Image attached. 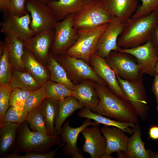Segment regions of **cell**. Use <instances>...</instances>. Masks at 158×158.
Listing matches in <instances>:
<instances>
[{"instance_id":"6","label":"cell","mask_w":158,"mask_h":158,"mask_svg":"<svg viewBox=\"0 0 158 158\" xmlns=\"http://www.w3.org/2000/svg\"><path fill=\"white\" fill-rule=\"evenodd\" d=\"M52 56L64 68L75 85L79 84L85 80L90 79L108 86L96 74L93 68L84 60L65 54Z\"/></svg>"},{"instance_id":"8","label":"cell","mask_w":158,"mask_h":158,"mask_svg":"<svg viewBox=\"0 0 158 158\" xmlns=\"http://www.w3.org/2000/svg\"><path fill=\"white\" fill-rule=\"evenodd\" d=\"M74 15L70 14L55 23L54 39L50 50L52 55L64 54L77 41L78 34L73 26Z\"/></svg>"},{"instance_id":"32","label":"cell","mask_w":158,"mask_h":158,"mask_svg":"<svg viewBox=\"0 0 158 158\" xmlns=\"http://www.w3.org/2000/svg\"><path fill=\"white\" fill-rule=\"evenodd\" d=\"M26 121L33 131L48 134L44 117L39 107L28 112Z\"/></svg>"},{"instance_id":"47","label":"cell","mask_w":158,"mask_h":158,"mask_svg":"<svg viewBox=\"0 0 158 158\" xmlns=\"http://www.w3.org/2000/svg\"><path fill=\"white\" fill-rule=\"evenodd\" d=\"M36 0L42 3L47 4L50 2L56 1V0Z\"/></svg>"},{"instance_id":"28","label":"cell","mask_w":158,"mask_h":158,"mask_svg":"<svg viewBox=\"0 0 158 158\" xmlns=\"http://www.w3.org/2000/svg\"><path fill=\"white\" fill-rule=\"evenodd\" d=\"M47 62L50 80L63 85L73 91L75 85L71 80L64 68L51 54Z\"/></svg>"},{"instance_id":"20","label":"cell","mask_w":158,"mask_h":158,"mask_svg":"<svg viewBox=\"0 0 158 158\" xmlns=\"http://www.w3.org/2000/svg\"><path fill=\"white\" fill-rule=\"evenodd\" d=\"M107 11L112 16L125 23L131 17L138 6V0H101Z\"/></svg>"},{"instance_id":"29","label":"cell","mask_w":158,"mask_h":158,"mask_svg":"<svg viewBox=\"0 0 158 158\" xmlns=\"http://www.w3.org/2000/svg\"><path fill=\"white\" fill-rule=\"evenodd\" d=\"M10 84L12 88H19L32 92L41 86L28 72L22 70L12 69V75Z\"/></svg>"},{"instance_id":"34","label":"cell","mask_w":158,"mask_h":158,"mask_svg":"<svg viewBox=\"0 0 158 158\" xmlns=\"http://www.w3.org/2000/svg\"><path fill=\"white\" fill-rule=\"evenodd\" d=\"M45 89L44 84L39 89L31 92L24 105V109L28 113L38 107L46 98Z\"/></svg>"},{"instance_id":"38","label":"cell","mask_w":158,"mask_h":158,"mask_svg":"<svg viewBox=\"0 0 158 158\" xmlns=\"http://www.w3.org/2000/svg\"><path fill=\"white\" fill-rule=\"evenodd\" d=\"M64 144L63 143L61 145L53 150L44 153L41 152L32 151L26 153L23 155H20L18 153L13 152L8 153L2 157L4 158H53L59 150L62 147Z\"/></svg>"},{"instance_id":"17","label":"cell","mask_w":158,"mask_h":158,"mask_svg":"<svg viewBox=\"0 0 158 158\" xmlns=\"http://www.w3.org/2000/svg\"><path fill=\"white\" fill-rule=\"evenodd\" d=\"M100 130L106 141L104 153L101 158H113L111 154L113 152L126 151L129 138L125 132L115 127L110 128L105 126Z\"/></svg>"},{"instance_id":"16","label":"cell","mask_w":158,"mask_h":158,"mask_svg":"<svg viewBox=\"0 0 158 158\" xmlns=\"http://www.w3.org/2000/svg\"><path fill=\"white\" fill-rule=\"evenodd\" d=\"M89 62L95 73L107 84L109 88L116 95L126 100L116 73L105 59L95 53Z\"/></svg>"},{"instance_id":"2","label":"cell","mask_w":158,"mask_h":158,"mask_svg":"<svg viewBox=\"0 0 158 158\" xmlns=\"http://www.w3.org/2000/svg\"><path fill=\"white\" fill-rule=\"evenodd\" d=\"M158 24V18L154 11L148 15L131 18L125 23L117 42L120 48H132L144 44L150 39L152 32Z\"/></svg>"},{"instance_id":"24","label":"cell","mask_w":158,"mask_h":158,"mask_svg":"<svg viewBox=\"0 0 158 158\" xmlns=\"http://www.w3.org/2000/svg\"><path fill=\"white\" fill-rule=\"evenodd\" d=\"M134 132L129 138L127 150L124 152L126 158H150V150H147L145 142L141 139L140 126L138 122L135 123Z\"/></svg>"},{"instance_id":"11","label":"cell","mask_w":158,"mask_h":158,"mask_svg":"<svg viewBox=\"0 0 158 158\" xmlns=\"http://www.w3.org/2000/svg\"><path fill=\"white\" fill-rule=\"evenodd\" d=\"M25 6L31 17L30 28L36 35L47 29L54 27L57 21L47 4L36 0H26Z\"/></svg>"},{"instance_id":"19","label":"cell","mask_w":158,"mask_h":158,"mask_svg":"<svg viewBox=\"0 0 158 158\" xmlns=\"http://www.w3.org/2000/svg\"><path fill=\"white\" fill-rule=\"evenodd\" d=\"M96 82L86 79L75 85L73 96L86 108L93 112L99 102V98L95 87Z\"/></svg>"},{"instance_id":"3","label":"cell","mask_w":158,"mask_h":158,"mask_svg":"<svg viewBox=\"0 0 158 158\" xmlns=\"http://www.w3.org/2000/svg\"><path fill=\"white\" fill-rule=\"evenodd\" d=\"M17 140L14 152L18 153L36 151L44 153L50 151L53 146L61 145L62 142L60 135H54L41 132L32 131L25 121L19 126L17 134Z\"/></svg>"},{"instance_id":"12","label":"cell","mask_w":158,"mask_h":158,"mask_svg":"<svg viewBox=\"0 0 158 158\" xmlns=\"http://www.w3.org/2000/svg\"><path fill=\"white\" fill-rule=\"evenodd\" d=\"M119 51L133 56L143 74L146 73L152 76H154L156 74L155 68L158 61V55L150 39L136 47L121 48Z\"/></svg>"},{"instance_id":"13","label":"cell","mask_w":158,"mask_h":158,"mask_svg":"<svg viewBox=\"0 0 158 158\" xmlns=\"http://www.w3.org/2000/svg\"><path fill=\"white\" fill-rule=\"evenodd\" d=\"M69 123L68 120L64 123L59 134L62 142L64 143L62 147V153L64 155L73 158H83L81 150L77 146L79 135L85 127L99 124L95 121H92L88 118L80 126L76 128L71 127Z\"/></svg>"},{"instance_id":"15","label":"cell","mask_w":158,"mask_h":158,"mask_svg":"<svg viewBox=\"0 0 158 158\" xmlns=\"http://www.w3.org/2000/svg\"><path fill=\"white\" fill-rule=\"evenodd\" d=\"M31 20L29 13L21 16L9 15L1 23V32L5 35L15 37L24 41L36 35L30 28Z\"/></svg>"},{"instance_id":"40","label":"cell","mask_w":158,"mask_h":158,"mask_svg":"<svg viewBox=\"0 0 158 158\" xmlns=\"http://www.w3.org/2000/svg\"><path fill=\"white\" fill-rule=\"evenodd\" d=\"M26 0H11L7 13L9 15L22 16L29 13L25 6Z\"/></svg>"},{"instance_id":"44","label":"cell","mask_w":158,"mask_h":158,"mask_svg":"<svg viewBox=\"0 0 158 158\" xmlns=\"http://www.w3.org/2000/svg\"><path fill=\"white\" fill-rule=\"evenodd\" d=\"M11 0H0V9L7 13V9Z\"/></svg>"},{"instance_id":"5","label":"cell","mask_w":158,"mask_h":158,"mask_svg":"<svg viewBox=\"0 0 158 158\" xmlns=\"http://www.w3.org/2000/svg\"><path fill=\"white\" fill-rule=\"evenodd\" d=\"M112 17L101 0H92L74 15L73 26L77 30L94 28L109 23Z\"/></svg>"},{"instance_id":"22","label":"cell","mask_w":158,"mask_h":158,"mask_svg":"<svg viewBox=\"0 0 158 158\" xmlns=\"http://www.w3.org/2000/svg\"><path fill=\"white\" fill-rule=\"evenodd\" d=\"M22 60L24 68L41 86L50 80L49 71L30 51L24 48Z\"/></svg>"},{"instance_id":"7","label":"cell","mask_w":158,"mask_h":158,"mask_svg":"<svg viewBox=\"0 0 158 158\" xmlns=\"http://www.w3.org/2000/svg\"><path fill=\"white\" fill-rule=\"evenodd\" d=\"M109 23L94 28L77 30L78 37L77 41L64 54L89 62L95 53L99 37Z\"/></svg>"},{"instance_id":"30","label":"cell","mask_w":158,"mask_h":158,"mask_svg":"<svg viewBox=\"0 0 158 158\" xmlns=\"http://www.w3.org/2000/svg\"><path fill=\"white\" fill-rule=\"evenodd\" d=\"M59 102L56 100L46 98L39 106L44 117L48 134L54 135L55 125Z\"/></svg>"},{"instance_id":"37","label":"cell","mask_w":158,"mask_h":158,"mask_svg":"<svg viewBox=\"0 0 158 158\" xmlns=\"http://www.w3.org/2000/svg\"><path fill=\"white\" fill-rule=\"evenodd\" d=\"M31 92L19 88H13L10 97V106L20 109H24L25 102Z\"/></svg>"},{"instance_id":"36","label":"cell","mask_w":158,"mask_h":158,"mask_svg":"<svg viewBox=\"0 0 158 158\" xmlns=\"http://www.w3.org/2000/svg\"><path fill=\"white\" fill-rule=\"evenodd\" d=\"M28 113L24 109L10 106L4 116L3 124L6 123L20 124L26 121Z\"/></svg>"},{"instance_id":"26","label":"cell","mask_w":158,"mask_h":158,"mask_svg":"<svg viewBox=\"0 0 158 158\" xmlns=\"http://www.w3.org/2000/svg\"><path fill=\"white\" fill-rule=\"evenodd\" d=\"M5 42L12 69H25L22 60L24 48L23 41L17 37L6 35Z\"/></svg>"},{"instance_id":"50","label":"cell","mask_w":158,"mask_h":158,"mask_svg":"<svg viewBox=\"0 0 158 158\" xmlns=\"http://www.w3.org/2000/svg\"><path fill=\"white\" fill-rule=\"evenodd\" d=\"M157 14L158 18V8L155 11Z\"/></svg>"},{"instance_id":"35","label":"cell","mask_w":158,"mask_h":158,"mask_svg":"<svg viewBox=\"0 0 158 158\" xmlns=\"http://www.w3.org/2000/svg\"><path fill=\"white\" fill-rule=\"evenodd\" d=\"M12 88L10 83L0 85V127L3 124L4 116L9 107V99Z\"/></svg>"},{"instance_id":"48","label":"cell","mask_w":158,"mask_h":158,"mask_svg":"<svg viewBox=\"0 0 158 158\" xmlns=\"http://www.w3.org/2000/svg\"><path fill=\"white\" fill-rule=\"evenodd\" d=\"M117 154L118 158H126L124 152H117Z\"/></svg>"},{"instance_id":"1","label":"cell","mask_w":158,"mask_h":158,"mask_svg":"<svg viewBox=\"0 0 158 158\" xmlns=\"http://www.w3.org/2000/svg\"><path fill=\"white\" fill-rule=\"evenodd\" d=\"M95 87L99 101L93 112L121 122H138V116L127 100L116 95L108 86L96 82Z\"/></svg>"},{"instance_id":"18","label":"cell","mask_w":158,"mask_h":158,"mask_svg":"<svg viewBox=\"0 0 158 158\" xmlns=\"http://www.w3.org/2000/svg\"><path fill=\"white\" fill-rule=\"evenodd\" d=\"M98 126L86 127L81 132L85 140L83 151L88 153L91 158H101L106 146L105 138L102 135Z\"/></svg>"},{"instance_id":"49","label":"cell","mask_w":158,"mask_h":158,"mask_svg":"<svg viewBox=\"0 0 158 158\" xmlns=\"http://www.w3.org/2000/svg\"><path fill=\"white\" fill-rule=\"evenodd\" d=\"M155 71L156 73L158 75V61L156 65L155 68Z\"/></svg>"},{"instance_id":"41","label":"cell","mask_w":158,"mask_h":158,"mask_svg":"<svg viewBox=\"0 0 158 158\" xmlns=\"http://www.w3.org/2000/svg\"><path fill=\"white\" fill-rule=\"evenodd\" d=\"M154 77L151 90L155 96L156 103V110L158 111V75L156 73Z\"/></svg>"},{"instance_id":"31","label":"cell","mask_w":158,"mask_h":158,"mask_svg":"<svg viewBox=\"0 0 158 158\" xmlns=\"http://www.w3.org/2000/svg\"><path fill=\"white\" fill-rule=\"evenodd\" d=\"M46 98L60 101L69 96H73V91L65 85L50 80L45 84Z\"/></svg>"},{"instance_id":"33","label":"cell","mask_w":158,"mask_h":158,"mask_svg":"<svg viewBox=\"0 0 158 158\" xmlns=\"http://www.w3.org/2000/svg\"><path fill=\"white\" fill-rule=\"evenodd\" d=\"M12 68L8 56L7 47L5 44L4 51L0 56V85L9 83L12 78Z\"/></svg>"},{"instance_id":"23","label":"cell","mask_w":158,"mask_h":158,"mask_svg":"<svg viewBox=\"0 0 158 158\" xmlns=\"http://www.w3.org/2000/svg\"><path fill=\"white\" fill-rule=\"evenodd\" d=\"M79 117L85 118L93 120L97 123L107 126H113L118 128L125 133L132 135L134 132L135 123L123 122L111 119L110 118L93 112L90 110L83 107L78 112Z\"/></svg>"},{"instance_id":"14","label":"cell","mask_w":158,"mask_h":158,"mask_svg":"<svg viewBox=\"0 0 158 158\" xmlns=\"http://www.w3.org/2000/svg\"><path fill=\"white\" fill-rule=\"evenodd\" d=\"M54 35V27L47 29L24 41V47L41 62H47Z\"/></svg>"},{"instance_id":"45","label":"cell","mask_w":158,"mask_h":158,"mask_svg":"<svg viewBox=\"0 0 158 158\" xmlns=\"http://www.w3.org/2000/svg\"><path fill=\"white\" fill-rule=\"evenodd\" d=\"M5 42L0 41V56H1L3 53L5 47Z\"/></svg>"},{"instance_id":"43","label":"cell","mask_w":158,"mask_h":158,"mask_svg":"<svg viewBox=\"0 0 158 158\" xmlns=\"http://www.w3.org/2000/svg\"><path fill=\"white\" fill-rule=\"evenodd\" d=\"M149 139L158 140V126L152 125L148 130Z\"/></svg>"},{"instance_id":"42","label":"cell","mask_w":158,"mask_h":158,"mask_svg":"<svg viewBox=\"0 0 158 158\" xmlns=\"http://www.w3.org/2000/svg\"><path fill=\"white\" fill-rule=\"evenodd\" d=\"M150 39L158 55V24L153 29Z\"/></svg>"},{"instance_id":"9","label":"cell","mask_w":158,"mask_h":158,"mask_svg":"<svg viewBox=\"0 0 158 158\" xmlns=\"http://www.w3.org/2000/svg\"><path fill=\"white\" fill-rule=\"evenodd\" d=\"M134 58L126 53L112 51L105 59L116 75L125 80H132L143 74Z\"/></svg>"},{"instance_id":"21","label":"cell","mask_w":158,"mask_h":158,"mask_svg":"<svg viewBox=\"0 0 158 158\" xmlns=\"http://www.w3.org/2000/svg\"><path fill=\"white\" fill-rule=\"evenodd\" d=\"M92 0H56L47 5L51 10L57 22L70 14L75 15Z\"/></svg>"},{"instance_id":"46","label":"cell","mask_w":158,"mask_h":158,"mask_svg":"<svg viewBox=\"0 0 158 158\" xmlns=\"http://www.w3.org/2000/svg\"><path fill=\"white\" fill-rule=\"evenodd\" d=\"M150 158H158V152L154 153L150 150Z\"/></svg>"},{"instance_id":"27","label":"cell","mask_w":158,"mask_h":158,"mask_svg":"<svg viewBox=\"0 0 158 158\" xmlns=\"http://www.w3.org/2000/svg\"><path fill=\"white\" fill-rule=\"evenodd\" d=\"M20 124L6 123L0 127V155L1 157L8 154L12 149H14Z\"/></svg>"},{"instance_id":"25","label":"cell","mask_w":158,"mask_h":158,"mask_svg":"<svg viewBox=\"0 0 158 158\" xmlns=\"http://www.w3.org/2000/svg\"><path fill=\"white\" fill-rule=\"evenodd\" d=\"M84 107L73 96L66 97L59 101L55 125V133L59 135L61 127L66 119L75 111Z\"/></svg>"},{"instance_id":"4","label":"cell","mask_w":158,"mask_h":158,"mask_svg":"<svg viewBox=\"0 0 158 158\" xmlns=\"http://www.w3.org/2000/svg\"><path fill=\"white\" fill-rule=\"evenodd\" d=\"M117 77L123 93L138 117L144 121L148 115L149 108L143 75L132 80Z\"/></svg>"},{"instance_id":"10","label":"cell","mask_w":158,"mask_h":158,"mask_svg":"<svg viewBox=\"0 0 158 158\" xmlns=\"http://www.w3.org/2000/svg\"><path fill=\"white\" fill-rule=\"evenodd\" d=\"M125 25L119 18L112 16L111 21L99 37L95 54L105 58L111 51H119L121 48L117 45V40Z\"/></svg>"},{"instance_id":"39","label":"cell","mask_w":158,"mask_h":158,"mask_svg":"<svg viewBox=\"0 0 158 158\" xmlns=\"http://www.w3.org/2000/svg\"><path fill=\"white\" fill-rule=\"evenodd\" d=\"M141 5L138 6L131 17L138 18L149 15L158 8V0H140Z\"/></svg>"}]
</instances>
